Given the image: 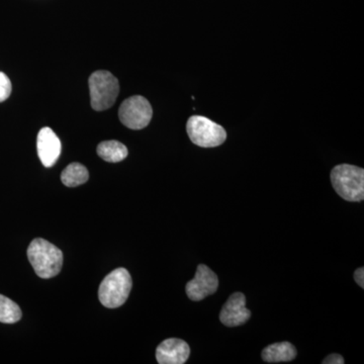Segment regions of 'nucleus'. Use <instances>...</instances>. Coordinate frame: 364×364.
<instances>
[{
	"label": "nucleus",
	"mask_w": 364,
	"mask_h": 364,
	"mask_svg": "<svg viewBox=\"0 0 364 364\" xmlns=\"http://www.w3.org/2000/svg\"><path fill=\"white\" fill-rule=\"evenodd\" d=\"M28 258L41 279H48L58 275L63 265V253L45 239H33L28 248Z\"/></svg>",
	"instance_id": "obj_1"
},
{
	"label": "nucleus",
	"mask_w": 364,
	"mask_h": 364,
	"mask_svg": "<svg viewBox=\"0 0 364 364\" xmlns=\"http://www.w3.org/2000/svg\"><path fill=\"white\" fill-rule=\"evenodd\" d=\"M132 277L128 270L117 268L105 277L98 289V299L105 308L123 306L132 291Z\"/></svg>",
	"instance_id": "obj_2"
},
{
	"label": "nucleus",
	"mask_w": 364,
	"mask_h": 364,
	"mask_svg": "<svg viewBox=\"0 0 364 364\" xmlns=\"http://www.w3.org/2000/svg\"><path fill=\"white\" fill-rule=\"evenodd\" d=\"M333 188L348 202H361L364 198V170L354 165L341 164L331 172Z\"/></svg>",
	"instance_id": "obj_3"
},
{
	"label": "nucleus",
	"mask_w": 364,
	"mask_h": 364,
	"mask_svg": "<svg viewBox=\"0 0 364 364\" xmlns=\"http://www.w3.org/2000/svg\"><path fill=\"white\" fill-rule=\"evenodd\" d=\"M90 104L97 112L109 109L116 102L119 92V80L109 71L100 70L91 74L90 81Z\"/></svg>",
	"instance_id": "obj_4"
},
{
	"label": "nucleus",
	"mask_w": 364,
	"mask_h": 364,
	"mask_svg": "<svg viewBox=\"0 0 364 364\" xmlns=\"http://www.w3.org/2000/svg\"><path fill=\"white\" fill-rule=\"evenodd\" d=\"M186 131L191 142L202 148H215L226 141L227 133L222 126L202 116L189 117Z\"/></svg>",
	"instance_id": "obj_5"
},
{
	"label": "nucleus",
	"mask_w": 364,
	"mask_h": 364,
	"mask_svg": "<svg viewBox=\"0 0 364 364\" xmlns=\"http://www.w3.org/2000/svg\"><path fill=\"white\" fill-rule=\"evenodd\" d=\"M153 109L145 97L135 95L127 98L119 109V121L132 130H142L150 124Z\"/></svg>",
	"instance_id": "obj_6"
},
{
	"label": "nucleus",
	"mask_w": 364,
	"mask_h": 364,
	"mask_svg": "<svg viewBox=\"0 0 364 364\" xmlns=\"http://www.w3.org/2000/svg\"><path fill=\"white\" fill-rule=\"evenodd\" d=\"M219 287L217 274L205 264L198 265L196 277L186 284V294L191 301H200L215 294Z\"/></svg>",
	"instance_id": "obj_7"
},
{
	"label": "nucleus",
	"mask_w": 364,
	"mask_h": 364,
	"mask_svg": "<svg viewBox=\"0 0 364 364\" xmlns=\"http://www.w3.org/2000/svg\"><path fill=\"white\" fill-rule=\"evenodd\" d=\"M250 316V311L246 308L245 296L242 293H235L223 306L220 320L227 327H237L245 324Z\"/></svg>",
	"instance_id": "obj_8"
},
{
	"label": "nucleus",
	"mask_w": 364,
	"mask_h": 364,
	"mask_svg": "<svg viewBox=\"0 0 364 364\" xmlns=\"http://www.w3.org/2000/svg\"><path fill=\"white\" fill-rule=\"evenodd\" d=\"M191 348L181 339L164 340L157 347L156 359L160 364H183L188 361Z\"/></svg>",
	"instance_id": "obj_9"
},
{
	"label": "nucleus",
	"mask_w": 364,
	"mask_h": 364,
	"mask_svg": "<svg viewBox=\"0 0 364 364\" xmlns=\"http://www.w3.org/2000/svg\"><path fill=\"white\" fill-rule=\"evenodd\" d=\"M38 155L45 167H52L61 154V142L54 131L43 128L37 140Z\"/></svg>",
	"instance_id": "obj_10"
},
{
	"label": "nucleus",
	"mask_w": 364,
	"mask_h": 364,
	"mask_svg": "<svg viewBox=\"0 0 364 364\" xmlns=\"http://www.w3.org/2000/svg\"><path fill=\"white\" fill-rule=\"evenodd\" d=\"M261 355L265 363H287L296 358V350L294 345L289 342H279V343L268 345L263 349Z\"/></svg>",
	"instance_id": "obj_11"
},
{
	"label": "nucleus",
	"mask_w": 364,
	"mask_h": 364,
	"mask_svg": "<svg viewBox=\"0 0 364 364\" xmlns=\"http://www.w3.org/2000/svg\"><path fill=\"white\" fill-rule=\"evenodd\" d=\"M98 156L109 163L123 161L128 156V149L119 141H105L97 146Z\"/></svg>",
	"instance_id": "obj_12"
},
{
	"label": "nucleus",
	"mask_w": 364,
	"mask_h": 364,
	"mask_svg": "<svg viewBox=\"0 0 364 364\" xmlns=\"http://www.w3.org/2000/svg\"><path fill=\"white\" fill-rule=\"evenodd\" d=\"M90 173L85 165L80 163H71L62 171L61 181L68 188H76L87 182Z\"/></svg>",
	"instance_id": "obj_13"
},
{
	"label": "nucleus",
	"mask_w": 364,
	"mask_h": 364,
	"mask_svg": "<svg viewBox=\"0 0 364 364\" xmlns=\"http://www.w3.org/2000/svg\"><path fill=\"white\" fill-rule=\"evenodd\" d=\"M21 318V310L18 304L0 294V322L14 324Z\"/></svg>",
	"instance_id": "obj_14"
},
{
	"label": "nucleus",
	"mask_w": 364,
	"mask_h": 364,
	"mask_svg": "<svg viewBox=\"0 0 364 364\" xmlns=\"http://www.w3.org/2000/svg\"><path fill=\"white\" fill-rule=\"evenodd\" d=\"M11 82L4 72H0V102H6L11 97Z\"/></svg>",
	"instance_id": "obj_15"
},
{
	"label": "nucleus",
	"mask_w": 364,
	"mask_h": 364,
	"mask_svg": "<svg viewBox=\"0 0 364 364\" xmlns=\"http://www.w3.org/2000/svg\"><path fill=\"white\" fill-rule=\"evenodd\" d=\"M324 364H343L345 363L344 358H342L340 354L334 353L331 354V355L328 356V358H325V360L323 361Z\"/></svg>",
	"instance_id": "obj_16"
},
{
	"label": "nucleus",
	"mask_w": 364,
	"mask_h": 364,
	"mask_svg": "<svg viewBox=\"0 0 364 364\" xmlns=\"http://www.w3.org/2000/svg\"><path fill=\"white\" fill-rule=\"evenodd\" d=\"M354 279L361 289L364 287V268L360 267L354 273Z\"/></svg>",
	"instance_id": "obj_17"
}]
</instances>
